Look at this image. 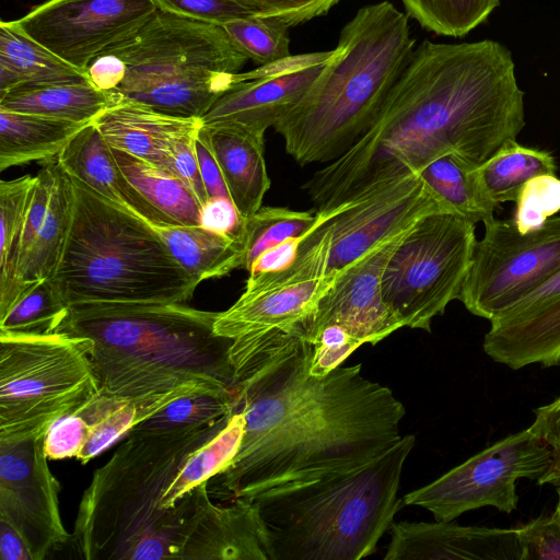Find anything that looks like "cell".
<instances>
[{"label":"cell","mask_w":560,"mask_h":560,"mask_svg":"<svg viewBox=\"0 0 560 560\" xmlns=\"http://www.w3.org/2000/svg\"><path fill=\"white\" fill-rule=\"evenodd\" d=\"M513 222L522 233L541 228L560 212V178L540 175L529 179L518 194Z\"/></svg>","instance_id":"60d3db41"},{"label":"cell","mask_w":560,"mask_h":560,"mask_svg":"<svg viewBox=\"0 0 560 560\" xmlns=\"http://www.w3.org/2000/svg\"><path fill=\"white\" fill-rule=\"evenodd\" d=\"M120 98L89 79L16 88L0 95V107L74 122H92Z\"/></svg>","instance_id":"83f0119b"},{"label":"cell","mask_w":560,"mask_h":560,"mask_svg":"<svg viewBox=\"0 0 560 560\" xmlns=\"http://www.w3.org/2000/svg\"><path fill=\"white\" fill-rule=\"evenodd\" d=\"M476 224L453 212L422 218L388 260L382 293L402 327L431 331L435 316L458 300L476 247Z\"/></svg>","instance_id":"30bf717a"},{"label":"cell","mask_w":560,"mask_h":560,"mask_svg":"<svg viewBox=\"0 0 560 560\" xmlns=\"http://www.w3.org/2000/svg\"><path fill=\"white\" fill-rule=\"evenodd\" d=\"M198 129L172 137L166 142L163 153L167 168L186 185L202 208L209 198L195 150V137Z\"/></svg>","instance_id":"7bdbcfd3"},{"label":"cell","mask_w":560,"mask_h":560,"mask_svg":"<svg viewBox=\"0 0 560 560\" xmlns=\"http://www.w3.org/2000/svg\"><path fill=\"white\" fill-rule=\"evenodd\" d=\"M529 429L560 455V397L535 410V420Z\"/></svg>","instance_id":"816d5d0a"},{"label":"cell","mask_w":560,"mask_h":560,"mask_svg":"<svg viewBox=\"0 0 560 560\" xmlns=\"http://www.w3.org/2000/svg\"><path fill=\"white\" fill-rule=\"evenodd\" d=\"M0 557L2 560H32L21 535L2 521H0Z\"/></svg>","instance_id":"f5cc1de1"},{"label":"cell","mask_w":560,"mask_h":560,"mask_svg":"<svg viewBox=\"0 0 560 560\" xmlns=\"http://www.w3.org/2000/svg\"><path fill=\"white\" fill-rule=\"evenodd\" d=\"M179 560H271L257 502L236 498L215 504L208 482L199 485L182 535Z\"/></svg>","instance_id":"ac0fdd59"},{"label":"cell","mask_w":560,"mask_h":560,"mask_svg":"<svg viewBox=\"0 0 560 560\" xmlns=\"http://www.w3.org/2000/svg\"><path fill=\"white\" fill-rule=\"evenodd\" d=\"M68 310L50 279H43L28 288L0 318V334L39 336L56 332Z\"/></svg>","instance_id":"f35d334b"},{"label":"cell","mask_w":560,"mask_h":560,"mask_svg":"<svg viewBox=\"0 0 560 560\" xmlns=\"http://www.w3.org/2000/svg\"><path fill=\"white\" fill-rule=\"evenodd\" d=\"M74 206L61 259L49 278L68 306L184 303L198 285L154 228L71 178Z\"/></svg>","instance_id":"52a82bcc"},{"label":"cell","mask_w":560,"mask_h":560,"mask_svg":"<svg viewBox=\"0 0 560 560\" xmlns=\"http://www.w3.org/2000/svg\"><path fill=\"white\" fill-rule=\"evenodd\" d=\"M415 444V435H404L369 463L252 499L271 560H360L373 553L404 503L400 477Z\"/></svg>","instance_id":"8992f818"},{"label":"cell","mask_w":560,"mask_h":560,"mask_svg":"<svg viewBox=\"0 0 560 560\" xmlns=\"http://www.w3.org/2000/svg\"><path fill=\"white\" fill-rule=\"evenodd\" d=\"M218 315L184 303L79 304L69 307L57 331L92 341L90 360L102 395L235 390L232 340L214 334Z\"/></svg>","instance_id":"3957f363"},{"label":"cell","mask_w":560,"mask_h":560,"mask_svg":"<svg viewBox=\"0 0 560 560\" xmlns=\"http://www.w3.org/2000/svg\"><path fill=\"white\" fill-rule=\"evenodd\" d=\"M36 175L0 182V318L25 293L18 278L24 220Z\"/></svg>","instance_id":"1f68e13d"},{"label":"cell","mask_w":560,"mask_h":560,"mask_svg":"<svg viewBox=\"0 0 560 560\" xmlns=\"http://www.w3.org/2000/svg\"><path fill=\"white\" fill-rule=\"evenodd\" d=\"M477 167L458 154L447 153L433 160L419 174L452 212L475 224H486L494 219V211L501 207L486 192Z\"/></svg>","instance_id":"4dcf8cb0"},{"label":"cell","mask_w":560,"mask_h":560,"mask_svg":"<svg viewBox=\"0 0 560 560\" xmlns=\"http://www.w3.org/2000/svg\"><path fill=\"white\" fill-rule=\"evenodd\" d=\"M159 10L184 18L223 25L237 19L253 15L235 0H153Z\"/></svg>","instance_id":"f6af8a7d"},{"label":"cell","mask_w":560,"mask_h":560,"mask_svg":"<svg viewBox=\"0 0 560 560\" xmlns=\"http://www.w3.org/2000/svg\"><path fill=\"white\" fill-rule=\"evenodd\" d=\"M318 215L284 207H260L244 220L245 260L247 271L267 249L293 237L306 235L317 223Z\"/></svg>","instance_id":"74e56055"},{"label":"cell","mask_w":560,"mask_h":560,"mask_svg":"<svg viewBox=\"0 0 560 560\" xmlns=\"http://www.w3.org/2000/svg\"><path fill=\"white\" fill-rule=\"evenodd\" d=\"M85 73L97 89L113 92L125 77V66L116 54L106 50L91 61Z\"/></svg>","instance_id":"681fc988"},{"label":"cell","mask_w":560,"mask_h":560,"mask_svg":"<svg viewBox=\"0 0 560 560\" xmlns=\"http://www.w3.org/2000/svg\"><path fill=\"white\" fill-rule=\"evenodd\" d=\"M152 226L197 284L243 268L246 250L244 235L221 233L200 224Z\"/></svg>","instance_id":"4316f807"},{"label":"cell","mask_w":560,"mask_h":560,"mask_svg":"<svg viewBox=\"0 0 560 560\" xmlns=\"http://www.w3.org/2000/svg\"><path fill=\"white\" fill-rule=\"evenodd\" d=\"M255 15L275 19L289 28L326 15L340 0H235Z\"/></svg>","instance_id":"b9f144b4"},{"label":"cell","mask_w":560,"mask_h":560,"mask_svg":"<svg viewBox=\"0 0 560 560\" xmlns=\"http://www.w3.org/2000/svg\"><path fill=\"white\" fill-rule=\"evenodd\" d=\"M524 126V92L505 46L424 39L373 125L303 188L316 213H328L447 153L479 166Z\"/></svg>","instance_id":"7a4b0ae2"},{"label":"cell","mask_w":560,"mask_h":560,"mask_svg":"<svg viewBox=\"0 0 560 560\" xmlns=\"http://www.w3.org/2000/svg\"><path fill=\"white\" fill-rule=\"evenodd\" d=\"M47 460L45 436L0 442V521L21 535L32 560L70 539L59 509L60 485Z\"/></svg>","instance_id":"9a60e30c"},{"label":"cell","mask_w":560,"mask_h":560,"mask_svg":"<svg viewBox=\"0 0 560 560\" xmlns=\"http://www.w3.org/2000/svg\"><path fill=\"white\" fill-rule=\"evenodd\" d=\"M560 271V215L522 234L512 219L485 224L458 300L471 314L493 320Z\"/></svg>","instance_id":"8fae6325"},{"label":"cell","mask_w":560,"mask_h":560,"mask_svg":"<svg viewBox=\"0 0 560 560\" xmlns=\"http://www.w3.org/2000/svg\"><path fill=\"white\" fill-rule=\"evenodd\" d=\"M326 63L237 83L222 94L200 120L205 126L231 124L265 136L268 128L300 102Z\"/></svg>","instance_id":"7402d4cb"},{"label":"cell","mask_w":560,"mask_h":560,"mask_svg":"<svg viewBox=\"0 0 560 560\" xmlns=\"http://www.w3.org/2000/svg\"><path fill=\"white\" fill-rule=\"evenodd\" d=\"M302 328L233 342L234 409L246 424L235 457L208 481L210 497L254 499L369 463L400 439L404 405L361 364L310 374Z\"/></svg>","instance_id":"6da1fadb"},{"label":"cell","mask_w":560,"mask_h":560,"mask_svg":"<svg viewBox=\"0 0 560 560\" xmlns=\"http://www.w3.org/2000/svg\"><path fill=\"white\" fill-rule=\"evenodd\" d=\"M485 352L513 370L560 365V293L515 307L490 322Z\"/></svg>","instance_id":"44dd1931"},{"label":"cell","mask_w":560,"mask_h":560,"mask_svg":"<svg viewBox=\"0 0 560 560\" xmlns=\"http://www.w3.org/2000/svg\"><path fill=\"white\" fill-rule=\"evenodd\" d=\"M552 460L549 444L527 428L405 494L404 503L421 506L430 511L435 521L445 522L483 506L511 513L517 509V479L538 480Z\"/></svg>","instance_id":"4fadbf2b"},{"label":"cell","mask_w":560,"mask_h":560,"mask_svg":"<svg viewBox=\"0 0 560 560\" xmlns=\"http://www.w3.org/2000/svg\"><path fill=\"white\" fill-rule=\"evenodd\" d=\"M416 47L409 16L392 2L358 9L332 58L273 126L287 153L300 165L342 155L373 125Z\"/></svg>","instance_id":"5b68a950"},{"label":"cell","mask_w":560,"mask_h":560,"mask_svg":"<svg viewBox=\"0 0 560 560\" xmlns=\"http://www.w3.org/2000/svg\"><path fill=\"white\" fill-rule=\"evenodd\" d=\"M221 168L230 199L242 219L254 214L270 188L265 160V136L240 126H205Z\"/></svg>","instance_id":"cb8c5ba5"},{"label":"cell","mask_w":560,"mask_h":560,"mask_svg":"<svg viewBox=\"0 0 560 560\" xmlns=\"http://www.w3.org/2000/svg\"><path fill=\"white\" fill-rule=\"evenodd\" d=\"M88 79L23 33L13 21L0 22V95L16 88Z\"/></svg>","instance_id":"f546056e"},{"label":"cell","mask_w":560,"mask_h":560,"mask_svg":"<svg viewBox=\"0 0 560 560\" xmlns=\"http://www.w3.org/2000/svg\"><path fill=\"white\" fill-rule=\"evenodd\" d=\"M304 236L289 238L264 252L248 270L249 276L273 273L288 268L295 260Z\"/></svg>","instance_id":"f907efd6"},{"label":"cell","mask_w":560,"mask_h":560,"mask_svg":"<svg viewBox=\"0 0 560 560\" xmlns=\"http://www.w3.org/2000/svg\"><path fill=\"white\" fill-rule=\"evenodd\" d=\"M106 142L150 163L166 166L164 147L174 136L196 130L198 118H182L121 100L93 120Z\"/></svg>","instance_id":"d4e9b609"},{"label":"cell","mask_w":560,"mask_h":560,"mask_svg":"<svg viewBox=\"0 0 560 560\" xmlns=\"http://www.w3.org/2000/svg\"><path fill=\"white\" fill-rule=\"evenodd\" d=\"M389 532L385 560H522L516 528L394 522Z\"/></svg>","instance_id":"ffe728a7"},{"label":"cell","mask_w":560,"mask_h":560,"mask_svg":"<svg viewBox=\"0 0 560 560\" xmlns=\"http://www.w3.org/2000/svg\"><path fill=\"white\" fill-rule=\"evenodd\" d=\"M434 212L452 211L428 188L419 173H412L322 213L327 214L331 234L328 272H338L370 248L410 230Z\"/></svg>","instance_id":"2e32d148"},{"label":"cell","mask_w":560,"mask_h":560,"mask_svg":"<svg viewBox=\"0 0 560 560\" xmlns=\"http://www.w3.org/2000/svg\"><path fill=\"white\" fill-rule=\"evenodd\" d=\"M108 50L125 66L112 93L182 118L201 119L248 60L222 26L161 10Z\"/></svg>","instance_id":"ba28073f"},{"label":"cell","mask_w":560,"mask_h":560,"mask_svg":"<svg viewBox=\"0 0 560 560\" xmlns=\"http://www.w3.org/2000/svg\"><path fill=\"white\" fill-rule=\"evenodd\" d=\"M62 170L101 196L128 209L151 225L174 224L128 179L112 147L92 122L75 133L57 155Z\"/></svg>","instance_id":"603a6c76"},{"label":"cell","mask_w":560,"mask_h":560,"mask_svg":"<svg viewBox=\"0 0 560 560\" xmlns=\"http://www.w3.org/2000/svg\"><path fill=\"white\" fill-rule=\"evenodd\" d=\"M91 348L89 338L62 331L0 334V442L45 436L100 394Z\"/></svg>","instance_id":"9c48e42d"},{"label":"cell","mask_w":560,"mask_h":560,"mask_svg":"<svg viewBox=\"0 0 560 560\" xmlns=\"http://www.w3.org/2000/svg\"><path fill=\"white\" fill-rule=\"evenodd\" d=\"M206 390L219 389L180 387L163 394L138 397H113L98 394L79 409L90 423V435L77 459L82 464L89 463L172 401L191 393Z\"/></svg>","instance_id":"484cf974"},{"label":"cell","mask_w":560,"mask_h":560,"mask_svg":"<svg viewBox=\"0 0 560 560\" xmlns=\"http://www.w3.org/2000/svg\"><path fill=\"white\" fill-rule=\"evenodd\" d=\"M406 14L425 31L463 37L482 24L500 0H399Z\"/></svg>","instance_id":"8d00e7d4"},{"label":"cell","mask_w":560,"mask_h":560,"mask_svg":"<svg viewBox=\"0 0 560 560\" xmlns=\"http://www.w3.org/2000/svg\"><path fill=\"white\" fill-rule=\"evenodd\" d=\"M88 124L0 107V171L57 156Z\"/></svg>","instance_id":"f1b7e54d"},{"label":"cell","mask_w":560,"mask_h":560,"mask_svg":"<svg viewBox=\"0 0 560 560\" xmlns=\"http://www.w3.org/2000/svg\"><path fill=\"white\" fill-rule=\"evenodd\" d=\"M538 485H552L556 487L558 503L555 513L560 518V455H553V460L547 471L537 480Z\"/></svg>","instance_id":"11a10c76"},{"label":"cell","mask_w":560,"mask_h":560,"mask_svg":"<svg viewBox=\"0 0 560 560\" xmlns=\"http://www.w3.org/2000/svg\"><path fill=\"white\" fill-rule=\"evenodd\" d=\"M410 230L381 242L338 271L315 312L301 324L305 341L310 342L326 327H337L359 347L376 345L402 327L384 302L382 278L393 253Z\"/></svg>","instance_id":"e0dca14e"},{"label":"cell","mask_w":560,"mask_h":560,"mask_svg":"<svg viewBox=\"0 0 560 560\" xmlns=\"http://www.w3.org/2000/svg\"><path fill=\"white\" fill-rule=\"evenodd\" d=\"M158 11L153 0H47L13 22L85 73L94 58L136 35Z\"/></svg>","instance_id":"5bb4252c"},{"label":"cell","mask_w":560,"mask_h":560,"mask_svg":"<svg viewBox=\"0 0 560 560\" xmlns=\"http://www.w3.org/2000/svg\"><path fill=\"white\" fill-rule=\"evenodd\" d=\"M477 172L490 199L501 207L503 202L516 201L529 179L556 175L557 164L550 152L511 140L480 164Z\"/></svg>","instance_id":"836d02e7"},{"label":"cell","mask_w":560,"mask_h":560,"mask_svg":"<svg viewBox=\"0 0 560 560\" xmlns=\"http://www.w3.org/2000/svg\"><path fill=\"white\" fill-rule=\"evenodd\" d=\"M245 424L244 413L234 409L222 429L191 454L163 498L165 510L176 509L190 491L229 466L242 444Z\"/></svg>","instance_id":"e575fe53"},{"label":"cell","mask_w":560,"mask_h":560,"mask_svg":"<svg viewBox=\"0 0 560 560\" xmlns=\"http://www.w3.org/2000/svg\"><path fill=\"white\" fill-rule=\"evenodd\" d=\"M90 435V423L80 410L56 421L45 435L48 459L77 458Z\"/></svg>","instance_id":"bcb514c9"},{"label":"cell","mask_w":560,"mask_h":560,"mask_svg":"<svg viewBox=\"0 0 560 560\" xmlns=\"http://www.w3.org/2000/svg\"><path fill=\"white\" fill-rule=\"evenodd\" d=\"M303 237L295 260L284 270L248 276L237 301L219 315L215 335L234 340L270 330H293L316 310L338 272H328L330 230L327 217Z\"/></svg>","instance_id":"7c38bea8"},{"label":"cell","mask_w":560,"mask_h":560,"mask_svg":"<svg viewBox=\"0 0 560 560\" xmlns=\"http://www.w3.org/2000/svg\"><path fill=\"white\" fill-rule=\"evenodd\" d=\"M195 150L200 175L209 200L214 198L230 199L221 168L210 145L207 130L202 125L199 127L195 137Z\"/></svg>","instance_id":"7dc6e473"},{"label":"cell","mask_w":560,"mask_h":560,"mask_svg":"<svg viewBox=\"0 0 560 560\" xmlns=\"http://www.w3.org/2000/svg\"><path fill=\"white\" fill-rule=\"evenodd\" d=\"M516 529L522 560H560V518L555 512Z\"/></svg>","instance_id":"ee69618b"},{"label":"cell","mask_w":560,"mask_h":560,"mask_svg":"<svg viewBox=\"0 0 560 560\" xmlns=\"http://www.w3.org/2000/svg\"><path fill=\"white\" fill-rule=\"evenodd\" d=\"M228 418L188 431L131 430L94 471L82 494L70 536L78 556L86 560L179 559L197 487L174 510L162 506L163 498L191 454Z\"/></svg>","instance_id":"277c9868"},{"label":"cell","mask_w":560,"mask_h":560,"mask_svg":"<svg viewBox=\"0 0 560 560\" xmlns=\"http://www.w3.org/2000/svg\"><path fill=\"white\" fill-rule=\"evenodd\" d=\"M221 26L235 47L258 67L291 55L290 28L275 19L253 14Z\"/></svg>","instance_id":"ab89813d"},{"label":"cell","mask_w":560,"mask_h":560,"mask_svg":"<svg viewBox=\"0 0 560 560\" xmlns=\"http://www.w3.org/2000/svg\"><path fill=\"white\" fill-rule=\"evenodd\" d=\"M200 225L221 233L244 235V219L226 198L210 199L201 208Z\"/></svg>","instance_id":"c3c4849f"},{"label":"cell","mask_w":560,"mask_h":560,"mask_svg":"<svg viewBox=\"0 0 560 560\" xmlns=\"http://www.w3.org/2000/svg\"><path fill=\"white\" fill-rule=\"evenodd\" d=\"M560 293V271L545 284L530 293L526 299L518 303L515 307L528 305L542 299ZM513 307V308H515ZM512 308V310H513Z\"/></svg>","instance_id":"db71d44e"},{"label":"cell","mask_w":560,"mask_h":560,"mask_svg":"<svg viewBox=\"0 0 560 560\" xmlns=\"http://www.w3.org/2000/svg\"><path fill=\"white\" fill-rule=\"evenodd\" d=\"M128 179L174 224L199 225L201 207L186 185L168 168L112 148Z\"/></svg>","instance_id":"d6a6232c"},{"label":"cell","mask_w":560,"mask_h":560,"mask_svg":"<svg viewBox=\"0 0 560 560\" xmlns=\"http://www.w3.org/2000/svg\"><path fill=\"white\" fill-rule=\"evenodd\" d=\"M73 206L71 177L59 164L46 162L36 174L23 226L18 278L25 291L54 275L68 240Z\"/></svg>","instance_id":"d6986e66"},{"label":"cell","mask_w":560,"mask_h":560,"mask_svg":"<svg viewBox=\"0 0 560 560\" xmlns=\"http://www.w3.org/2000/svg\"><path fill=\"white\" fill-rule=\"evenodd\" d=\"M235 390H206L177 398L132 430L188 431L217 424L234 411Z\"/></svg>","instance_id":"d590c367"}]
</instances>
